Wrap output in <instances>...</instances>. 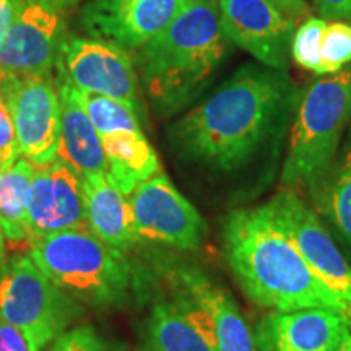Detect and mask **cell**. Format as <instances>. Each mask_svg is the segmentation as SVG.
Returning <instances> with one entry per match:
<instances>
[{"label": "cell", "instance_id": "obj_1", "mask_svg": "<svg viewBox=\"0 0 351 351\" xmlns=\"http://www.w3.org/2000/svg\"><path fill=\"white\" fill-rule=\"evenodd\" d=\"M300 91L287 70L244 65L169 129L184 160L232 173L287 127Z\"/></svg>", "mask_w": 351, "mask_h": 351}, {"label": "cell", "instance_id": "obj_2", "mask_svg": "<svg viewBox=\"0 0 351 351\" xmlns=\"http://www.w3.org/2000/svg\"><path fill=\"white\" fill-rule=\"evenodd\" d=\"M223 254L232 276L254 304L270 313L351 307L322 283L271 219L265 204L232 210L221 223Z\"/></svg>", "mask_w": 351, "mask_h": 351}, {"label": "cell", "instance_id": "obj_3", "mask_svg": "<svg viewBox=\"0 0 351 351\" xmlns=\"http://www.w3.org/2000/svg\"><path fill=\"white\" fill-rule=\"evenodd\" d=\"M218 0H191L174 21L135 52L145 95L161 116L186 108L228 54Z\"/></svg>", "mask_w": 351, "mask_h": 351}, {"label": "cell", "instance_id": "obj_4", "mask_svg": "<svg viewBox=\"0 0 351 351\" xmlns=\"http://www.w3.org/2000/svg\"><path fill=\"white\" fill-rule=\"evenodd\" d=\"M28 254L57 287L91 309H119L137 287V274L125 252L103 243L90 228L34 239Z\"/></svg>", "mask_w": 351, "mask_h": 351}, {"label": "cell", "instance_id": "obj_5", "mask_svg": "<svg viewBox=\"0 0 351 351\" xmlns=\"http://www.w3.org/2000/svg\"><path fill=\"white\" fill-rule=\"evenodd\" d=\"M293 116L282 169L287 187L307 186L339 153L341 135L351 122V65L311 83Z\"/></svg>", "mask_w": 351, "mask_h": 351}, {"label": "cell", "instance_id": "obj_6", "mask_svg": "<svg viewBox=\"0 0 351 351\" xmlns=\"http://www.w3.org/2000/svg\"><path fill=\"white\" fill-rule=\"evenodd\" d=\"M83 306L62 291L29 254L0 267V314L23 333L29 351H46L82 317Z\"/></svg>", "mask_w": 351, "mask_h": 351}, {"label": "cell", "instance_id": "obj_7", "mask_svg": "<svg viewBox=\"0 0 351 351\" xmlns=\"http://www.w3.org/2000/svg\"><path fill=\"white\" fill-rule=\"evenodd\" d=\"M129 202L140 241L195 251L207 238V223L163 171L140 182Z\"/></svg>", "mask_w": 351, "mask_h": 351}, {"label": "cell", "instance_id": "obj_8", "mask_svg": "<svg viewBox=\"0 0 351 351\" xmlns=\"http://www.w3.org/2000/svg\"><path fill=\"white\" fill-rule=\"evenodd\" d=\"M0 88L10 109L20 155L34 166L57 158L60 101L49 77H20L0 69Z\"/></svg>", "mask_w": 351, "mask_h": 351}, {"label": "cell", "instance_id": "obj_9", "mask_svg": "<svg viewBox=\"0 0 351 351\" xmlns=\"http://www.w3.org/2000/svg\"><path fill=\"white\" fill-rule=\"evenodd\" d=\"M265 207L314 275L351 307V263L322 225L315 210L293 191L278 192Z\"/></svg>", "mask_w": 351, "mask_h": 351}, {"label": "cell", "instance_id": "obj_10", "mask_svg": "<svg viewBox=\"0 0 351 351\" xmlns=\"http://www.w3.org/2000/svg\"><path fill=\"white\" fill-rule=\"evenodd\" d=\"M169 291L187 302L217 351H258L254 330L230 291L199 267L174 263L165 267Z\"/></svg>", "mask_w": 351, "mask_h": 351}, {"label": "cell", "instance_id": "obj_11", "mask_svg": "<svg viewBox=\"0 0 351 351\" xmlns=\"http://www.w3.org/2000/svg\"><path fill=\"white\" fill-rule=\"evenodd\" d=\"M57 77L86 93L117 99L138 111V73L129 52L95 38L64 39Z\"/></svg>", "mask_w": 351, "mask_h": 351}, {"label": "cell", "instance_id": "obj_12", "mask_svg": "<svg viewBox=\"0 0 351 351\" xmlns=\"http://www.w3.org/2000/svg\"><path fill=\"white\" fill-rule=\"evenodd\" d=\"M62 10L52 0H20L0 39V69L20 77H49L65 39Z\"/></svg>", "mask_w": 351, "mask_h": 351}, {"label": "cell", "instance_id": "obj_13", "mask_svg": "<svg viewBox=\"0 0 351 351\" xmlns=\"http://www.w3.org/2000/svg\"><path fill=\"white\" fill-rule=\"evenodd\" d=\"M228 41L269 69L287 70L298 26L271 0H218Z\"/></svg>", "mask_w": 351, "mask_h": 351}, {"label": "cell", "instance_id": "obj_14", "mask_svg": "<svg viewBox=\"0 0 351 351\" xmlns=\"http://www.w3.org/2000/svg\"><path fill=\"white\" fill-rule=\"evenodd\" d=\"M191 0H90L82 25L95 39L137 52L174 21Z\"/></svg>", "mask_w": 351, "mask_h": 351}, {"label": "cell", "instance_id": "obj_15", "mask_svg": "<svg viewBox=\"0 0 351 351\" xmlns=\"http://www.w3.org/2000/svg\"><path fill=\"white\" fill-rule=\"evenodd\" d=\"M75 228H88L83 179L59 158L36 166L26 210L28 244Z\"/></svg>", "mask_w": 351, "mask_h": 351}, {"label": "cell", "instance_id": "obj_16", "mask_svg": "<svg viewBox=\"0 0 351 351\" xmlns=\"http://www.w3.org/2000/svg\"><path fill=\"white\" fill-rule=\"evenodd\" d=\"M351 314L327 307L269 313L254 330L258 351H339Z\"/></svg>", "mask_w": 351, "mask_h": 351}, {"label": "cell", "instance_id": "obj_17", "mask_svg": "<svg viewBox=\"0 0 351 351\" xmlns=\"http://www.w3.org/2000/svg\"><path fill=\"white\" fill-rule=\"evenodd\" d=\"M56 88L60 101V142L57 158L69 165L82 179L91 174L108 173L103 143L78 103L75 88L64 78H56Z\"/></svg>", "mask_w": 351, "mask_h": 351}, {"label": "cell", "instance_id": "obj_18", "mask_svg": "<svg viewBox=\"0 0 351 351\" xmlns=\"http://www.w3.org/2000/svg\"><path fill=\"white\" fill-rule=\"evenodd\" d=\"M86 225L96 238L127 252L138 243L129 197L122 194L106 173L83 179Z\"/></svg>", "mask_w": 351, "mask_h": 351}, {"label": "cell", "instance_id": "obj_19", "mask_svg": "<svg viewBox=\"0 0 351 351\" xmlns=\"http://www.w3.org/2000/svg\"><path fill=\"white\" fill-rule=\"evenodd\" d=\"M145 341L150 351H217L187 302L173 291L152 304Z\"/></svg>", "mask_w": 351, "mask_h": 351}, {"label": "cell", "instance_id": "obj_20", "mask_svg": "<svg viewBox=\"0 0 351 351\" xmlns=\"http://www.w3.org/2000/svg\"><path fill=\"white\" fill-rule=\"evenodd\" d=\"M101 143L106 156V174L127 197L140 182L161 171L160 158L142 129L103 135Z\"/></svg>", "mask_w": 351, "mask_h": 351}, {"label": "cell", "instance_id": "obj_21", "mask_svg": "<svg viewBox=\"0 0 351 351\" xmlns=\"http://www.w3.org/2000/svg\"><path fill=\"white\" fill-rule=\"evenodd\" d=\"M307 187L319 218L351 245V143Z\"/></svg>", "mask_w": 351, "mask_h": 351}, {"label": "cell", "instance_id": "obj_22", "mask_svg": "<svg viewBox=\"0 0 351 351\" xmlns=\"http://www.w3.org/2000/svg\"><path fill=\"white\" fill-rule=\"evenodd\" d=\"M36 166L25 156L0 168V231L10 245H28L26 210Z\"/></svg>", "mask_w": 351, "mask_h": 351}, {"label": "cell", "instance_id": "obj_23", "mask_svg": "<svg viewBox=\"0 0 351 351\" xmlns=\"http://www.w3.org/2000/svg\"><path fill=\"white\" fill-rule=\"evenodd\" d=\"M75 96L82 108L85 109L86 116L90 117L91 124L95 125L99 138L103 135L114 134V132L119 130L140 129L138 111L121 103V101L103 95L86 93V91H80L77 88Z\"/></svg>", "mask_w": 351, "mask_h": 351}, {"label": "cell", "instance_id": "obj_24", "mask_svg": "<svg viewBox=\"0 0 351 351\" xmlns=\"http://www.w3.org/2000/svg\"><path fill=\"white\" fill-rule=\"evenodd\" d=\"M327 26V20L309 16L298 26L291 43V57L300 67L320 75L322 62H320V44L322 34Z\"/></svg>", "mask_w": 351, "mask_h": 351}, {"label": "cell", "instance_id": "obj_25", "mask_svg": "<svg viewBox=\"0 0 351 351\" xmlns=\"http://www.w3.org/2000/svg\"><path fill=\"white\" fill-rule=\"evenodd\" d=\"M320 75H330L351 65V23L330 21L327 23L320 44Z\"/></svg>", "mask_w": 351, "mask_h": 351}, {"label": "cell", "instance_id": "obj_26", "mask_svg": "<svg viewBox=\"0 0 351 351\" xmlns=\"http://www.w3.org/2000/svg\"><path fill=\"white\" fill-rule=\"evenodd\" d=\"M46 351H125L114 341L104 339L91 326L73 327L60 333Z\"/></svg>", "mask_w": 351, "mask_h": 351}, {"label": "cell", "instance_id": "obj_27", "mask_svg": "<svg viewBox=\"0 0 351 351\" xmlns=\"http://www.w3.org/2000/svg\"><path fill=\"white\" fill-rule=\"evenodd\" d=\"M19 156L21 155L19 143H16L12 114L10 109H8L5 95L0 88V168L12 165Z\"/></svg>", "mask_w": 351, "mask_h": 351}, {"label": "cell", "instance_id": "obj_28", "mask_svg": "<svg viewBox=\"0 0 351 351\" xmlns=\"http://www.w3.org/2000/svg\"><path fill=\"white\" fill-rule=\"evenodd\" d=\"M320 19L351 21V0H314Z\"/></svg>", "mask_w": 351, "mask_h": 351}, {"label": "cell", "instance_id": "obj_29", "mask_svg": "<svg viewBox=\"0 0 351 351\" xmlns=\"http://www.w3.org/2000/svg\"><path fill=\"white\" fill-rule=\"evenodd\" d=\"M0 351H29L28 341L19 328L0 314Z\"/></svg>", "mask_w": 351, "mask_h": 351}, {"label": "cell", "instance_id": "obj_30", "mask_svg": "<svg viewBox=\"0 0 351 351\" xmlns=\"http://www.w3.org/2000/svg\"><path fill=\"white\" fill-rule=\"evenodd\" d=\"M19 3L20 0H0V39L3 38L8 26H10Z\"/></svg>", "mask_w": 351, "mask_h": 351}, {"label": "cell", "instance_id": "obj_31", "mask_svg": "<svg viewBox=\"0 0 351 351\" xmlns=\"http://www.w3.org/2000/svg\"><path fill=\"white\" fill-rule=\"evenodd\" d=\"M7 256H5V239H3L2 231H0V267H3L7 263Z\"/></svg>", "mask_w": 351, "mask_h": 351}, {"label": "cell", "instance_id": "obj_32", "mask_svg": "<svg viewBox=\"0 0 351 351\" xmlns=\"http://www.w3.org/2000/svg\"><path fill=\"white\" fill-rule=\"evenodd\" d=\"M339 351H351V332L346 335V339L343 340V343H341Z\"/></svg>", "mask_w": 351, "mask_h": 351}, {"label": "cell", "instance_id": "obj_33", "mask_svg": "<svg viewBox=\"0 0 351 351\" xmlns=\"http://www.w3.org/2000/svg\"><path fill=\"white\" fill-rule=\"evenodd\" d=\"M52 2H56L57 5H60V7H69V5H73V3L75 2H78V0H52Z\"/></svg>", "mask_w": 351, "mask_h": 351}]
</instances>
